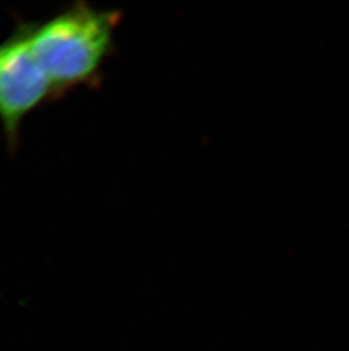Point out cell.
I'll return each mask as SVG.
<instances>
[{
    "mask_svg": "<svg viewBox=\"0 0 349 351\" xmlns=\"http://www.w3.org/2000/svg\"><path fill=\"white\" fill-rule=\"evenodd\" d=\"M119 10L75 1L44 21L29 22L32 51L56 99L79 88H96L115 47Z\"/></svg>",
    "mask_w": 349,
    "mask_h": 351,
    "instance_id": "6da1fadb",
    "label": "cell"
},
{
    "mask_svg": "<svg viewBox=\"0 0 349 351\" xmlns=\"http://www.w3.org/2000/svg\"><path fill=\"white\" fill-rule=\"evenodd\" d=\"M51 101L56 96L31 48L29 21L18 20L0 43V124L10 153L18 147L24 119Z\"/></svg>",
    "mask_w": 349,
    "mask_h": 351,
    "instance_id": "7a4b0ae2",
    "label": "cell"
}]
</instances>
